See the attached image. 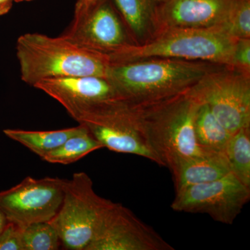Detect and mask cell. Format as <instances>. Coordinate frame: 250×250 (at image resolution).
<instances>
[{
  "mask_svg": "<svg viewBox=\"0 0 250 250\" xmlns=\"http://www.w3.org/2000/svg\"><path fill=\"white\" fill-rule=\"evenodd\" d=\"M15 0H0V16L7 14L12 9Z\"/></svg>",
  "mask_w": 250,
  "mask_h": 250,
  "instance_id": "25",
  "label": "cell"
},
{
  "mask_svg": "<svg viewBox=\"0 0 250 250\" xmlns=\"http://www.w3.org/2000/svg\"><path fill=\"white\" fill-rule=\"evenodd\" d=\"M250 200V187L231 172L222 178L176 192L170 207L174 211L205 213L215 221L232 225Z\"/></svg>",
  "mask_w": 250,
  "mask_h": 250,
  "instance_id": "8",
  "label": "cell"
},
{
  "mask_svg": "<svg viewBox=\"0 0 250 250\" xmlns=\"http://www.w3.org/2000/svg\"><path fill=\"white\" fill-rule=\"evenodd\" d=\"M156 1L112 0L137 45L146 42L154 35L153 18Z\"/></svg>",
  "mask_w": 250,
  "mask_h": 250,
  "instance_id": "15",
  "label": "cell"
},
{
  "mask_svg": "<svg viewBox=\"0 0 250 250\" xmlns=\"http://www.w3.org/2000/svg\"><path fill=\"white\" fill-rule=\"evenodd\" d=\"M104 147L123 154H134L149 159L160 166L154 153L146 141L139 125H85Z\"/></svg>",
  "mask_w": 250,
  "mask_h": 250,
  "instance_id": "14",
  "label": "cell"
},
{
  "mask_svg": "<svg viewBox=\"0 0 250 250\" xmlns=\"http://www.w3.org/2000/svg\"><path fill=\"white\" fill-rule=\"evenodd\" d=\"M231 172L250 187V126L231 134L225 151Z\"/></svg>",
  "mask_w": 250,
  "mask_h": 250,
  "instance_id": "19",
  "label": "cell"
},
{
  "mask_svg": "<svg viewBox=\"0 0 250 250\" xmlns=\"http://www.w3.org/2000/svg\"><path fill=\"white\" fill-rule=\"evenodd\" d=\"M33 87L57 100L75 121L85 111L98 105L116 100H125L111 82L104 77L48 79L37 82Z\"/></svg>",
  "mask_w": 250,
  "mask_h": 250,
  "instance_id": "11",
  "label": "cell"
},
{
  "mask_svg": "<svg viewBox=\"0 0 250 250\" xmlns=\"http://www.w3.org/2000/svg\"><path fill=\"white\" fill-rule=\"evenodd\" d=\"M194 130L197 143L204 150L225 152L231 134L205 104H199Z\"/></svg>",
  "mask_w": 250,
  "mask_h": 250,
  "instance_id": "17",
  "label": "cell"
},
{
  "mask_svg": "<svg viewBox=\"0 0 250 250\" xmlns=\"http://www.w3.org/2000/svg\"><path fill=\"white\" fill-rule=\"evenodd\" d=\"M235 1L236 0H157L153 18L154 35L172 28H218L228 16Z\"/></svg>",
  "mask_w": 250,
  "mask_h": 250,
  "instance_id": "12",
  "label": "cell"
},
{
  "mask_svg": "<svg viewBox=\"0 0 250 250\" xmlns=\"http://www.w3.org/2000/svg\"><path fill=\"white\" fill-rule=\"evenodd\" d=\"M62 36L108 58L131 44L112 0H103L86 14L73 18Z\"/></svg>",
  "mask_w": 250,
  "mask_h": 250,
  "instance_id": "10",
  "label": "cell"
},
{
  "mask_svg": "<svg viewBox=\"0 0 250 250\" xmlns=\"http://www.w3.org/2000/svg\"><path fill=\"white\" fill-rule=\"evenodd\" d=\"M0 250H23L21 229L17 225L9 222L0 233Z\"/></svg>",
  "mask_w": 250,
  "mask_h": 250,
  "instance_id": "23",
  "label": "cell"
},
{
  "mask_svg": "<svg viewBox=\"0 0 250 250\" xmlns=\"http://www.w3.org/2000/svg\"><path fill=\"white\" fill-rule=\"evenodd\" d=\"M231 67L250 74V39H237Z\"/></svg>",
  "mask_w": 250,
  "mask_h": 250,
  "instance_id": "22",
  "label": "cell"
},
{
  "mask_svg": "<svg viewBox=\"0 0 250 250\" xmlns=\"http://www.w3.org/2000/svg\"><path fill=\"white\" fill-rule=\"evenodd\" d=\"M103 0H77L75 3L74 18H78L86 14L95 5Z\"/></svg>",
  "mask_w": 250,
  "mask_h": 250,
  "instance_id": "24",
  "label": "cell"
},
{
  "mask_svg": "<svg viewBox=\"0 0 250 250\" xmlns=\"http://www.w3.org/2000/svg\"><path fill=\"white\" fill-rule=\"evenodd\" d=\"M113 202L100 197L85 172H77L66 180L58 213L51 220L67 250H86L98 234Z\"/></svg>",
  "mask_w": 250,
  "mask_h": 250,
  "instance_id": "5",
  "label": "cell"
},
{
  "mask_svg": "<svg viewBox=\"0 0 250 250\" xmlns=\"http://www.w3.org/2000/svg\"><path fill=\"white\" fill-rule=\"evenodd\" d=\"M66 180L26 177L15 187L0 192V208L8 221L21 229L30 224L51 221L62 205Z\"/></svg>",
  "mask_w": 250,
  "mask_h": 250,
  "instance_id": "7",
  "label": "cell"
},
{
  "mask_svg": "<svg viewBox=\"0 0 250 250\" xmlns=\"http://www.w3.org/2000/svg\"><path fill=\"white\" fill-rule=\"evenodd\" d=\"M199 104L187 93L134 104L135 113L160 166L171 170L188 158L207 152L197 143L194 122Z\"/></svg>",
  "mask_w": 250,
  "mask_h": 250,
  "instance_id": "1",
  "label": "cell"
},
{
  "mask_svg": "<svg viewBox=\"0 0 250 250\" xmlns=\"http://www.w3.org/2000/svg\"><path fill=\"white\" fill-rule=\"evenodd\" d=\"M225 65L153 58L112 65L106 79L125 100L149 103L183 93L207 72Z\"/></svg>",
  "mask_w": 250,
  "mask_h": 250,
  "instance_id": "3",
  "label": "cell"
},
{
  "mask_svg": "<svg viewBox=\"0 0 250 250\" xmlns=\"http://www.w3.org/2000/svg\"><path fill=\"white\" fill-rule=\"evenodd\" d=\"M34 1V0H15V2L20 3V2H24V1Z\"/></svg>",
  "mask_w": 250,
  "mask_h": 250,
  "instance_id": "27",
  "label": "cell"
},
{
  "mask_svg": "<svg viewBox=\"0 0 250 250\" xmlns=\"http://www.w3.org/2000/svg\"><path fill=\"white\" fill-rule=\"evenodd\" d=\"M8 223H9V221H8L6 215H5L1 208H0V233L2 231V230L4 229Z\"/></svg>",
  "mask_w": 250,
  "mask_h": 250,
  "instance_id": "26",
  "label": "cell"
},
{
  "mask_svg": "<svg viewBox=\"0 0 250 250\" xmlns=\"http://www.w3.org/2000/svg\"><path fill=\"white\" fill-rule=\"evenodd\" d=\"M175 192L191 186L208 183L231 172L225 152H205L188 158L170 170Z\"/></svg>",
  "mask_w": 250,
  "mask_h": 250,
  "instance_id": "13",
  "label": "cell"
},
{
  "mask_svg": "<svg viewBox=\"0 0 250 250\" xmlns=\"http://www.w3.org/2000/svg\"><path fill=\"white\" fill-rule=\"evenodd\" d=\"M23 250H57L62 246L60 237L50 222L30 224L21 229Z\"/></svg>",
  "mask_w": 250,
  "mask_h": 250,
  "instance_id": "20",
  "label": "cell"
},
{
  "mask_svg": "<svg viewBox=\"0 0 250 250\" xmlns=\"http://www.w3.org/2000/svg\"><path fill=\"white\" fill-rule=\"evenodd\" d=\"M101 148H103L101 143L93 137L87 128L83 132L72 136L62 146L47 153L41 159L50 164L68 165Z\"/></svg>",
  "mask_w": 250,
  "mask_h": 250,
  "instance_id": "18",
  "label": "cell"
},
{
  "mask_svg": "<svg viewBox=\"0 0 250 250\" xmlns=\"http://www.w3.org/2000/svg\"><path fill=\"white\" fill-rule=\"evenodd\" d=\"M216 29L234 39H250V0H236L224 22Z\"/></svg>",
  "mask_w": 250,
  "mask_h": 250,
  "instance_id": "21",
  "label": "cell"
},
{
  "mask_svg": "<svg viewBox=\"0 0 250 250\" xmlns=\"http://www.w3.org/2000/svg\"><path fill=\"white\" fill-rule=\"evenodd\" d=\"M87 129L84 125L75 127L53 131H27L6 129L4 134L11 140L21 143L34 154L42 157L45 154L62 146L67 139Z\"/></svg>",
  "mask_w": 250,
  "mask_h": 250,
  "instance_id": "16",
  "label": "cell"
},
{
  "mask_svg": "<svg viewBox=\"0 0 250 250\" xmlns=\"http://www.w3.org/2000/svg\"><path fill=\"white\" fill-rule=\"evenodd\" d=\"M16 55L21 80L31 86L40 81L60 77L106 78L113 65L108 56L77 45L62 36L50 37L39 33L20 36Z\"/></svg>",
  "mask_w": 250,
  "mask_h": 250,
  "instance_id": "2",
  "label": "cell"
},
{
  "mask_svg": "<svg viewBox=\"0 0 250 250\" xmlns=\"http://www.w3.org/2000/svg\"><path fill=\"white\" fill-rule=\"evenodd\" d=\"M187 93L207 104L231 134L250 126V74L220 66L207 72Z\"/></svg>",
  "mask_w": 250,
  "mask_h": 250,
  "instance_id": "6",
  "label": "cell"
},
{
  "mask_svg": "<svg viewBox=\"0 0 250 250\" xmlns=\"http://www.w3.org/2000/svg\"><path fill=\"white\" fill-rule=\"evenodd\" d=\"M173 247L129 208L113 202L86 250H174Z\"/></svg>",
  "mask_w": 250,
  "mask_h": 250,
  "instance_id": "9",
  "label": "cell"
},
{
  "mask_svg": "<svg viewBox=\"0 0 250 250\" xmlns=\"http://www.w3.org/2000/svg\"><path fill=\"white\" fill-rule=\"evenodd\" d=\"M236 41L216 28H172L156 33L142 44H129L109 58L113 65L166 58L231 67Z\"/></svg>",
  "mask_w": 250,
  "mask_h": 250,
  "instance_id": "4",
  "label": "cell"
}]
</instances>
